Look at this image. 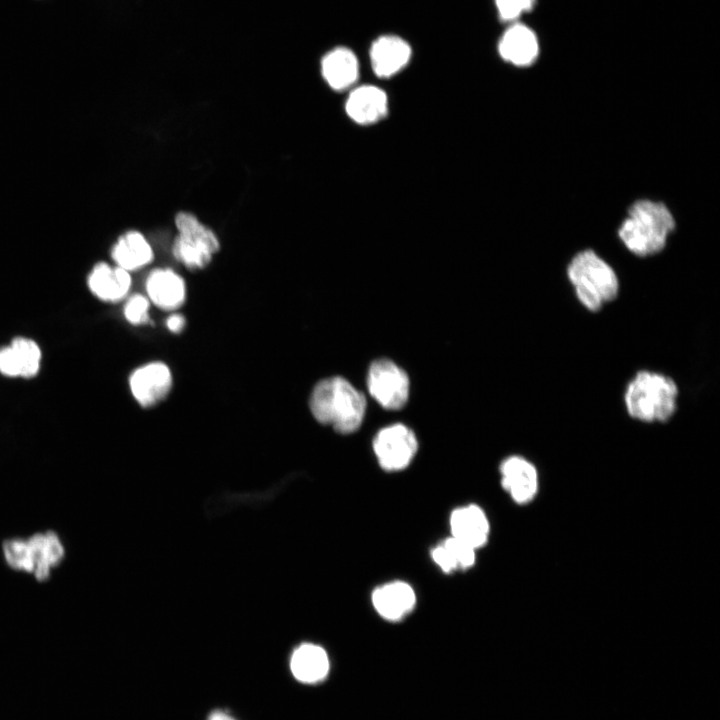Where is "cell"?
Wrapping results in <instances>:
<instances>
[{
	"instance_id": "16",
	"label": "cell",
	"mask_w": 720,
	"mask_h": 720,
	"mask_svg": "<svg viewBox=\"0 0 720 720\" xmlns=\"http://www.w3.org/2000/svg\"><path fill=\"white\" fill-rule=\"evenodd\" d=\"M145 286L149 300L163 310H175L185 300V282L169 268L153 270L148 275Z\"/></svg>"
},
{
	"instance_id": "7",
	"label": "cell",
	"mask_w": 720,
	"mask_h": 720,
	"mask_svg": "<svg viewBox=\"0 0 720 720\" xmlns=\"http://www.w3.org/2000/svg\"><path fill=\"white\" fill-rule=\"evenodd\" d=\"M367 387L371 397L388 410L403 408L409 398V377L390 359L381 358L370 364Z\"/></svg>"
},
{
	"instance_id": "1",
	"label": "cell",
	"mask_w": 720,
	"mask_h": 720,
	"mask_svg": "<svg viewBox=\"0 0 720 720\" xmlns=\"http://www.w3.org/2000/svg\"><path fill=\"white\" fill-rule=\"evenodd\" d=\"M680 386L669 373L638 368L622 391L624 413L637 424H668L680 408Z\"/></svg>"
},
{
	"instance_id": "22",
	"label": "cell",
	"mask_w": 720,
	"mask_h": 720,
	"mask_svg": "<svg viewBox=\"0 0 720 720\" xmlns=\"http://www.w3.org/2000/svg\"><path fill=\"white\" fill-rule=\"evenodd\" d=\"M17 364L19 367L20 377L32 378L37 375L40 369L42 353L38 344L32 339L25 337H16L10 343Z\"/></svg>"
},
{
	"instance_id": "13",
	"label": "cell",
	"mask_w": 720,
	"mask_h": 720,
	"mask_svg": "<svg viewBox=\"0 0 720 720\" xmlns=\"http://www.w3.org/2000/svg\"><path fill=\"white\" fill-rule=\"evenodd\" d=\"M371 600L374 609L382 618L396 622L414 609L416 594L408 583L392 581L377 587L372 593Z\"/></svg>"
},
{
	"instance_id": "12",
	"label": "cell",
	"mask_w": 720,
	"mask_h": 720,
	"mask_svg": "<svg viewBox=\"0 0 720 720\" xmlns=\"http://www.w3.org/2000/svg\"><path fill=\"white\" fill-rule=\"evenodd\" d=\"M369 55L374 74L380 78H389L407 66L412 49L405 39L387 34L373 41Z\"/></svg>"
},
{
	"instance_id": "9",
	"label": "cell",
	"mask_w": 720,
	"mask_h": 720,
	"mask_svg": "<svg viewBox=\"0 0 720 720\" xmlns=\"http://www.w3.org/2000/svg\"><path fill=\"white\" fill-rule=\"evenodd\" d=\"M129 386L142 407L154 406L169 393L172 375L169 367L162 362L147 363L130 375Z\"/></svg>"
},
{
	"instance_id": "17",
	"label": "cell",
	"mask_w": 720,
	"mask_h": 720,
	"mask_svg": "<svg viewBox=\"0 0 720 720\" xmlns=\"http://www.w3.org/2000/svg\"><path fill=\"white\" fill-rule=\"evenodd\" d=\"M87 282L90 291L100 300L118 302L128 294L132 280L128 271L99 262L91 269Z\"/></svg>"
},
{
	"instance_id": "20",
	"label": "cell",
	"mask_w": 720,
	"mask_h": 720,
	"mask_svg": "<svg viewBox=\"0 0 720 720\" xmlns=\"http://www.w3.org/2000/svg\"><path fill=\"white\" fill-rule=\"evenodd\" d=\"M111 256L116 266L130 273L149 264L153 260V250L144 235L133 230L118 238Z\"/></svg>"
},
{
	"instance_id": "6",
	"label": "cell",
	"mask_w": 720,
	"mask_h": 720,
	"mask_svg": "<svg viewBox=\"0 0 720 720\" xmlns=\"http://www.w3.org/2000/svg\"><path fill=\"white\" fill-rule=\"evenodd\" d=\"M175 225L179 232L172 246L175 259L191 270L206 267L220 249L216 234L186 211L176 214Z\"/></svg>"
},
{
	"instance_id": "21",
	"label": "cell",
	"mask_w": 720,
	"mask_h": 720,
	"mask_svg": "<svg viewBox=\"0 0 720 720\" xmlns=\"http://www.w3.org/2000/svg\"><path fill=\"white\" fill-rule=\"evenodd\" d=\"M475 551L473 547L450 536L432 549L431 557L444 573L449 574L472 567Z\"/></svg>"
},
{
	"instance_id": "23",
	"label": "cell",
	"mask_w": 720,
	"mask_h": 720,
	"mask_svg": "<svg viewBox=\"0 0 720 720\" xmlns=\"http://www.w3.org/2000/svg\"><path fill=\"white\" fill-rule=\"evenodd\" d=\"M149 300L141 295H132L124 306V316L133 325H143L150 322Z\"/></svg>"
},
{
	"instance_id": "25",
	"label": "cell",
	"mask_w": 720,
	"mask_h": 720,
	"mask_svg": "<svg viewBox=\"0 0 720 720\" xmlns=\"http://www.w3.org/2000/svg\"><path fill=\"white\" fill-rule=\"evenodd\" d=\"M0 373L7 377H20L16 356L10 345L0 349Z\"/></svg>"
},
{
	"instance_id": "26",
	"label": "cell",
	"mask_w": 720,
	"mask_h": 720,
	"mask_svg": "<svg viewBox=\"0 0 720 720\" xmlns=\"http://www.w3.org/2000/svg\"><path fill=\"white\" fill-rule=\"evenodd\" d=\"M166 325L171 332L179 333L185 327V318L181 314H172L167 318Z\"/></svg>"
},
{
	"instance_id": "2",
	"label": "cell",
	"mask_w": 720,
	"mask_h": 720,
	"mask_svg": "<svg viewBox=\"0 0 720 720\" xmlns=\"http://www.w3.org/2000/svg\"><path fill=\"white\" fill-rule=\"evenodd\" d=\"M566 277L575 301L587 313L599 314L620 297L616 270L592 249L581 250L570 259Z\"/></svg>"
},
{
	"instance_id": "10",
	"label": "cell",
	"mask_w": 720,
	"mask_h": 720,
	"mask_svg": "<svg viewBox=\"0 0 720 720\" xmlns=\"http://www.w3.org/2000/svg\"><path fill=\"white\" fill-rule=\"evenodd\" d=\"M501 485L512 499L527 503L535 496L538 488V472L535 465L521 455L506 457L499 467Z\"/></svg>"
},
{
	"instance_id": "19",
	"label": "cell",
	"mask_w": 720,
	"mask_h": 720,
	"mask_svg": "<svg viewBox=\"0 0 720 720\" xmlns=\"http://www.w3.org/2000/svg\"><path fill=\"white\" fill-rule=\"evenodd\" d=\"M329 658L319 645L304 643L291 655L290 670L294 678L304 684H315L324 680L329 672Z\"/></svg>"
},
{
	"instance_id": "28",
	"label": "cell",
	"mask_w": 720,
	"mask_h": 720,
	"mask_svg": "<svg viewBox=\"0 0 720 720\" xmlns=\"http://www.w3.org/2000/svg\"><path fill=\"white\" fill-rule=\"evenodd\" d=\"M519 1L521 3L525 13L532 11L536 4V0H519Z\"/></svg>"
},
{
	"instance_id": "27",
	"label": "cell",
	"mask_w": 720,
	"mask_h": 720,
	"mask_svg": "<svg viewBox=\"0 0 720 720\" xmlns=\"http://www.w3.org/2000/svg\"><path fill=\"white\" fill-rule=\"evenodd\" d=\"M207 720H235L231 715L222 710H215L211 712Z\"/></svg>"
},
{
	"instance_id": "8",
	"label": "cell",
	"mask_w": 720,
	"mask_h": 720,
	"mask_svg": "<svg viewBox=\"0 0 720 720\" xmlns=\"http://www.w3.org/2000/svg\"><path fill=\"white\" fill-rule=\"evenodd\" d=\"M372 448L382 469L394 472L409 466L418 450V440L408 426L395 423L381 428Z\"/></svg>"
},
{
	"instance_id": "11",
	"label": "cell",
	"mask_w": 720,
	"mask_h": 720,
	"mask_svg": "<svg viewBox=\"0 0 720 720\" xmlns=\"http://www.w3.org/2000/svg\"><path fill=\"white\" fill-rule=\"evenodd\" d=\"M539 41L536 33L527 25L514 22L502 33L498 42L500 57L517 67L532 65L539 55Z\"/></svg>"
},
{
	"instance_id": "5",
	"label": "cell",
	"mask_w": 720,
	"mask_h": 720,
	"mask_svg": "<svg viewBox=\"0 0 720 720\" xmlns=\"http://www.w3.org/2000/svg\"><path fill=\"white\" fill-rule=\"evenodd\" d=\"M2 553L10 568L32 574L37 581L44 582L64 560L65 548L59 535L49 530L26 539H7L2 543Z\"/></svg>"
},
{
	"instance_id": "14",
	"label": "cell",
	"mask_w": 720,
	"mask_h": 720,
	"mask_svg": "<svg viewBox=\"0 0 720 720\" xmlns=\"http://www.w3.org/2000/svg\"><path fill=\"white\" fill-rule=\"evenodd\" d=\"M345 111L357 124L369 125L381 120L388 112V98L381 88L375 85H361L349 93Z\"/></svg>"
},
{
	"instance_id": "24",
	"label": "cell",
	"mask_w": 720,
	"mask_h": 720,
	"mask_svg": "<svg viewBox=\"0 0 720 720\" xmlns=\"http://www.w3.org/2000/svg\"><path fill=\"white\" fill-rule=\"evenodd\" d=\"M502 22L514 23L525 13L519 0H494Z\"/></svg>"
},
{
	"instance_id": "3",
	"label": "cell",
	"mask_w": 720,
	"mask_h": 720,
	"mask_svg": "<svg viewBox=\"0 0 720 720\" xmlns=\"http://www.w3.org/2000/svg\"><path fill=\"white\" fill-rule=\"evenodd\" d=\"M675 219L662 202L637 200L618 229V237L634 256H655L666 247Z\"/></svg>"
},
{
	"instance_id": "4",
	"label": "cell",
	"mask_w": 720,
	"mask_h": 720,
	"mask_svg": "<svg viewBox=\"0 0 720 720\" xmlns=\"http://www.w3.org/2000/svg\"><path fill=\"white\" fill-rule=\"evenodd\" d=\"M366 398L348 380L333 376L319 381L310 397V410L321 424L342 434L359 429L366 413Z\"/></svg>"
},
{
	"instance_id": "18",
	"label": "cell",
	"mask_w": 720,
	"mask_h": 720,
	"mask_svg": "<svg viewBox=\"0 0 720 720\" xmlns=\"http://www.w3.org/2000/svg\"><path fill=\"white\" fill-rule=\"evenodd\" d=\"M321 74L336 91L352 87L359 77V62L355 53L344 46L331 49L321 60Z\"/></svg>"
},
{
	"instance_id": "15",
	"label": "cell",
	"mask_w": 720,
	"mask_h": 720,
	"mask_svg": "<svg viewBox=\"0 0 720 720\" xmlns=\"http://www.w3.org/2000/svg\"><path fill=\"white\" fill-rule=\"evenodd\" d=\"M451 536L475 550L486 544L489 537V521L484 511L470 504L456 508L450 515Z\"/></svg>"
}]
</instances>
